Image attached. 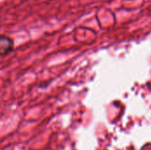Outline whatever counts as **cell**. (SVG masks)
<instances>
[{"instance_id": "cell-1", "label": "cell", "mask_w": 151, "mask_h": 150, "mask_svg": "<svg viewBox=\"0 0 151 150\" xmlns=\"http://www.w3.org/2000/svg\"><path fill=\"white\" fill-rule=\"evenodd\" d=\"M14 49V42L12 39L7 35H0V57L10 54Z\"/></svg>"}]
</instances>
